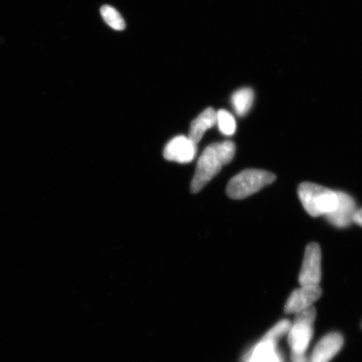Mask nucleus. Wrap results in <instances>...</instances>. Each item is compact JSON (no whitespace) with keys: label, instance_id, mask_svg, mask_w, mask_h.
I'll list each match as a JSON object with an SVG mask.
<instances>
[{"label":"nucleus","instance_id":"nucleus-10","mask_svg":"<svg viewBox=\"0 0 362 362\" xmlns=\"http://www.w3.org/2000/svg\"><path fill=\"white\" fill-rule=\"evenodd\" d=\"M277 344L264 336L247 356L245 362H282L277 351Z\"/></svg>","mask_w":362,"mask_h":362},{"label":"nucleus","instance_id":"nucleus-9","mask_svg":"<svg viewBox=\"0 0 362 362\" xmlns=\"http://www.w3.org/2000/svg\"><path fill=\"white\" fill-rule=\"evenodd\" d=\"M343 344L344 339L341 334H327L315 346L310 362H329L341 351Z\"/></svg>","mask_w":362,"mask_h":362},{"label":"nucleus","instance_id":"nucleus-13","mask_svg":"<svg viewBox=\"0 0 362 362\" xmlns=\"http://www.w3.org/2000/svg\"><path fill=\"white\" fill-rule=\"evenodd\" d=\"M216 124L221 133L224 135L230 136L235 134L237 130L236 119L232 113L221 110L216 112Z\"/></svg>","mask_w":362,"mask_h":362},{"label":"nucleus","instance_id":"nucleus-2","mask_svg":"<svg viewBox=\"0 0 362 362\" xmlns=\"http://www.w3.org/2000/svg\"><path fill=\"white\" fill-rule=\"evenodd\" d=\"M275 180L276 175L271 172L255 169L245 170L229 181L226 194L234 200H241L259 192Z\"/></svg>","mask_w":362,"mask_h":362},{"label":"nucleus","instance_id":"nucleus-16","mask_svg":"<svg viewBox=\"0 0 362 362\" xmlns=\"http://www.w3.org/2000/svg\"><path fill=\"white\" fill-rule=\"evenodd\" d=\"M292 362H309L305 355H292Z\"/></svg>","mask_w":362,"mask_h":362},{"label":"nucleus","instance_id":"nucleus-14","mask_svg":"<svg viewBox=\"0 0 362 362\" xmlns=\"http://www.w3.org/2000/svg\"><path fill=\"white\" fill-rule=\"evenodd\" d=\"M101 15L104 21L111 28L115 30H123L125 29V21L120 13L110 6H103L101 8Z\"/></svg>","mask_w":362,"mask_h":362},{"label":"nucleus","instance_id":"nucleus-6","mask_svg":"<svg viewBox=\"0 0 362 362\" xmlns=\"http://www.w3.org/2000/svg\"><path fill=\"white\" fill-rule=\"evenodd\" d=\"M337 194L338 202L336 209L325 216L330 224L339 228H346L353 223L358 208L350 194L342 192H337Z\"/></svg>","mask_w":362,"mask_h":362},{"label":"nucleus","instance_id":"nucleus-11","mask_svg":"<svg viewBox=\"0 0 362 362\" xmlns=\"http://www.w3.org/2000/svg\"><path fill=\"white\" fill-rule=\"evenodd\" d=\"M216 124V112L212 107H208L192 121L188 138L194 144L201 141L204 134Z\"/></svg>","mask_w":362,"mask_h":362},{"label":"nucleus","instance_id":"nucleus-4","mask_svg":"<svg viewBox=\"0 0 362 362\" xmlns=\"http://www.w3.org/2000/svg\"><path fill=\"white\" fill-rule=\"evenodd\" d=\"M321 280V251L316 243H311L307 246L304 262L298 277L301 286H313L319 285Z\"/></svg>","mask_w":362,"mask_h":362},{"label":"nucleus","instance_id":"nucleus-5","mask_svg":"<svg viewBox=\"0 0 362 362\" xmlns=\"http://www.w3.org/2000/svg\"><path fill=\"white\" fill-rule=\"evenodd\" d=\"M197 153V144L185 136L180 135L172 139L166 144L163 156L165 160L188 164L193 161Z\"/></svg>","mask_w":362,"mask_h":362},{"label":"nucleus","instance_id":"nucleus-15","mask_svg":"<svg viewBox=\"0 0 362 362\" xmlns=\"http://www.w3.org/2000/svg\"><path fill=\"white\" fill-rule=\"evenodd\" d=\"M353 223L362 226V208L357 209L354 216V220H353Z\"/></svg>","mask_w":362,"mask_h":362},{"label":"nucleus","instance_id":"nucleus-12","mask_svg":"<svg viewBox=\"0 0 362 362\" xmlns=\"http://www.w3.org/2000/svg\"><path fill=\"white\" fill-rule=\"evenodd\" d=\"M255 100V93L249 88H242L235 92L232 97V103L235 112L239 117L246 115L250 110Z\"/></svg>","mask_w":362,"mask_h":362},{"label":"nucleus","instance_id":"nucleus-3","mask_svg":"<svg viewBox=\"0 0 362 362\" xmlns=\"http://www.w3.org/2000/svg\"><path fill=\"white\" fill-rule=\"evenodd\" d=\"M288 334V345L292 355H305L308 346L313 337V325L316 318V310L313 305L306 308L296 314Z\"/></svg>","mask_w":362,"mask_h":362},{"label":"nucleus","instance_id":"nucleus-1","mask_svg":"<svg viewBox=\"0 0 362 362\" xmlns=\"http://www.w3.org/2000/svg\"><path fill=\"white\" fill-rule=\"evenodd\" d=\"M236 146L232 141L215 143L206 147L199 158L192 181L191 192L197 193L219 173L223 165L233 160Z\"/></svg>","mask_w":362,"mask_h":362},{"label":"nucleus","instance_id":"nucleus-7","mask_svg":"<svg viewBox=\"0 0 362 362\" xmlns=\"http://www.w3.org/2000/svg\"><path fill=\"white\" fill-rule=\"evenodd\" d=\"M327 189L328 188L322 185L310 182H304L298 185V196L308 214L314 217L321 216V204Z\"/></svg>","mask_w":362,"mask_h":362},{"label":"nucleus","instance_id":"nucleus-8","mask_svg":"<svg viewBox=\"0 0 362 362\" xmlns=\"http://www.w3.org/2000/svg\"><path fill=\"white\" fill-rule=\"evenodd\" d=\"M322 294L319 285L313 286H301L296 289L289 296L284 312L286 314H296L308 307L313 305L314 303L319 300Z\"/></svg>","mask_w":362,"mask_h":362}]
</instances>
